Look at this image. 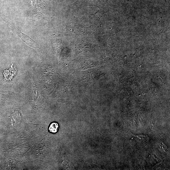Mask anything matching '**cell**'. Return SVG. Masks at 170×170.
<instances>
[{
  "label": "cell",
  "instance_id": "cell-1",
  "mask_svg": "<svg viewBox=\"0 0 170 170\" xmlns=\"http://www.w3.org/2000/svg\"><path fill=\"white\" fill-rule=\"evenodd\" d=\"M59 125L58 123L55 122H53L50 125L49 128V130L50 132L53 133H56L58 130Z\"/></svg>",
  "mask_w": 170,
  "mask_h": 170
}]
</instances>
